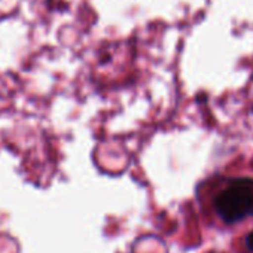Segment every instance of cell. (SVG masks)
I'll list each match as a JSON object with an SVG mask.
<instances>
[{
  "label": "cell",
  "mask_w": 253,
  "mask_h": 253,
  "mask_svg": "<svg viewBox=\"0 0 253 253\" xmlns=\"http://www.w3.org/2000/svg\"><path fill=\"white\" fill-rule=\"evenodd\" d=\"M214 210L225 223H237L253 216V179L232 180L214 198Z\"/></svg>",
  "instance_id": "6da1fadb"
},
{
  "label": "cell",
  "mask_w": 253,
  "mask_h": 253,
  "mask_svg": "<svg viewBox=\"0 0 253 253\" xmlns=\"http://www.w3.org/2000/svg\"><path fill=\"white\" fill-rule=\"evenodd\" d=\"M246 247H247V250H249V252H252V253H253V231L246 237Z\"/></svg>",
  "instance_id": "7a4b0ae2"
}]
</instances>
